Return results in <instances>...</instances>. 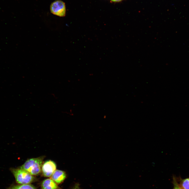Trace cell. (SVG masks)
I'll return each mask as SVG.
<instances>
[{
    "mask_svg": "<svg viewBox=\"0 0 189 189\" xmlns=\"http://www.w3.org/2000/svg\"><path fill=\"white\" fill-rule=\"evenodd\" d=\"M44 156L30 158L27 160L20 167L33 176L39 174L41 171Z\"/></svg>",
    "mask_w": 189,
    "mask_h": 189,
    "instance_id": "obj_1",
    "label": "cell"
},
{
    "mask_svg": "<svg viewBox=\"0 0 189 189\" xmlns=\"http://www.w3.org/2000/svg\"><path fill=\"white\" fill-rule=\"evenodd\" d=\"M10 170L16 182L20 185L29 184L35 179L33 176L20 168H11Z\"/></svg>",
    "mask_w": 189,
    "mask_h": 189,
    "instance_id": "obj_2",
    "label": "cell"
},
{
    "mask_svg": "<svg viewBox=\"0 0 189 189\" xmlns=\"http://www.w3.org/2000/svg\"><path fill=\"white\" fill-rule=\"evenodd\" d=\"M50 10L51 13L54 15L60 17H64L66 12L65 3L61 0L55 1L51 4Z\"/></svg>",
    "mask_w": 189,
    "mask_h": 189,
    "instance_id": "obj_3",
    "label": "cell"
},
{
    "mask_svg": "<svg viewBox=\"0 0 189 189\" xmlns=\"http://www.w3.org/2000/svg\"><path fill=\"white\" fill-rule=\"evenodd\" d=\"M56 165L53 161L48 160L43 164L41 171L44 176L46 177L51 176L56 170Z\"/></svg>",
    "mask_w": 189,
    "mask_h": 189,
    "instance_id": "obj_4",
    "label": "cell"
},
{
    "mask_svg": "<svg viewBox=\"0 0 189 189\" xmlns=\"http://www.w3.org/2000/svg\"><path fill=\"white\" fill-rule=\"evenodd\" d=\"M51 177V179L56 183L59 184L65 179L66 177V174L64 171L56 170Z\"/></svg>",
    "mask_w": 189,
    "mask_h": 189,
    "instance_id": "obj_5",
    "label": "cell"
},
{
    "mask_svg": "<svg viewBox=\"0 0 189 189\" xmlns=\"http://www.w3.org/2000/svg\"><path fill=\"white\" fill-rule=\"evenodd\" d=\"M41 187L43 189H58L59 187L56 183L51 179L48 178L42 182Z\"/></svg>",
    "mask_w": 189,
    "mask_h": 189,
    "instance_id": "obj_6",
    "label": "cell"
},
{
    "mask_svg": "<svg viewBox=\"0 0 189 189\" xmlns=\"http://www.w3.org/2000/svg\"><path fill=\"white\" fill-rule=\"evenodd\" d=\"M179 185L182 189H189V178H177Z\"/></svg>",
    "mask_w": 189,
    "mask_h": 189,
    "instance_id": "obj_7",
    "label": "cell"
},
{
    "mask_svg": "<svg viewBox=\"0 0 189 189\" xmlns=\"http://www.w3.org/2000/svg\"><path fill=\"white\" fill-rule=\"evenodd\" d=\"M8 189H37L33 186L29 184L13 185Z\"/></svg>",
    "mask_w": 189,
    "mask_h": 189,
    "instance_id": "obj_8",
    "label": "cell"
},
{
    "mask_svg": "<svg viewBox=\"0 0 189 189\" xmlns=\"http://www.w3.org/2000/svg\"><path fill=\"white\" fill-rule=\"evenodd\" d=\"M172 178V183L174 186L173 189H182L179 185L177 178L175 176H173Z\"/></svg>",
    "mask_w": 189,
    "mask_h": 189,
    "instance_id": "obj_9",
    "label": "cell"
},
{
    "mask_svg": "<svg viewBox=\"0 0 189 189\" xmlns=\"http://www.w3.org/2000/svg\"><path fill=\"white\" fill-rule=\"evenodd\" d=\"M72 189H80L79 186L78 185H76Z\"/></svg>",
    "mask_w": 189,
    "mask_h": 189,
    "instance_id": "obj_10",
    "label": "cell"
},
{
    "mask_svg": "<svg viewBox=\"0 0 189 189\" xmlns=\"http://www.w3.org/2000/svg\"><path fill=\"white\" fill-rule=\"evenodd\" d=\"M112 2H119L123 0H110Z\"/></svg>",
    "mask_w": 189,
    "mask_h": 189,
    "instance_id": "obj_11",
    "label": "cell"
}]
</instances>
